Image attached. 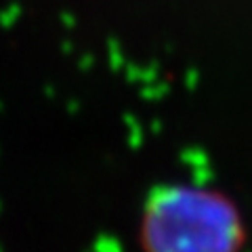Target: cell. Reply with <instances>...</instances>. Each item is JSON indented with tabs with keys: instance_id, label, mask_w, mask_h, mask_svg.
Here are the masks:
<instances>
[{
	"instance_id": "6da1fadb",
	"label": "cell",
	"mask_w": 252,
	"mask_h": 252,
	"mask_svg": "<svg viewBox=\"0 0 252 252\" xmlns=\"http://www.w3.org/2000/svg\"><path fill=\"white\" fill-rule=\"evenodd\" d=\"M147 252H235L242 223L227 200L195 187H166L147 204Z\"/></svg>"
}]
</instances>
